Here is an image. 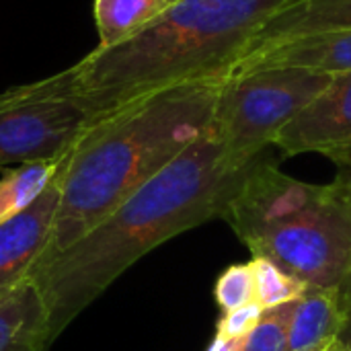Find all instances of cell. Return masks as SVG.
<instances>
[{
    "mask_svg": "<svg viewBox=\"0 0 351 351\" xmlns=\"http://www.w3.org/2000/svg\"><path fill=\"white\" fill-rule=\"evenodd\" d=\"M249 265L255 280V302L263 311L296 302L308 290L304 282H300L267 257H253Z\"/></svg>",
    "mask_w": 351,
    "mask_h": 351,
    "instance_id": "9a60e30c",
    "label": "cell"
},
{
    "mask_svg": "<svg viewBox=\"0 0 351 351\" xmlns=\"http://www.w3.org/2000/svg\"><path fill=\"white\" fill-rule=\"evenodd\" d=\"M49 317L37 286L27 280L0 294V351H47Z\"/></svg>",
    "mask_w": 351,
    "mask_h": 351,
    "instance_id": "8fae6325",
    "label": "cell"
},
{
    "mask_svg": "<svg viewBox=\"0 0 351 351\" xmlns=\"http://www.w3.org/2000/svg\"><path fill=\"white\" fill-rule=\"evenodd\" d=\"M323 351H350V348H348V346H346V341H343V339L339 337L337 341H333V343H331L329 348H325Z\"/></svg>",
    "mask_w": 351,
    "mask_h": 351,
    "instance_id": "7402d4cb",
    "label": "cell"
},
{
    "mask_svg": "<svg viewBox=\"0 0 351 351\" xmlns=\"http://www.w3.org/2000/svg\"><path fill=\"white\" fill-rule=\"evenodd\" d=\"M296 302H288V304L263 311L259 325L245 339L243 351H286L288 329H290Z\"/></svg>",
    "mask_w": 351,
    "mask_h": 351,
    "instance_id": "2e32d148",
    "label": "cell"
},
{
    "mask_svg": "<svg viewBox=\"0 0 351 351\" xmlns=\"http://www.w3.org/2000/svg\"><path fill=\"white\" fill-rule=\"evenodd\" d=\"M329 158L337 165V177L333 185L351 202V146L339 152H333Z\"/></svg>",
    "mask_w": 351,
    "mask_h": 351,
    "instance_id": "d6986e66",
    "label": "cell"
},
{
    "mask_svg": "<svg viewBox=\"0 0 351 351\" xmlns=\"http://www.w3.org/2000/svg\"><path fill=\"white\" fill-rule=\"evenodd\" d=\"M253 257H267L308 288L351 276V202L333 185L294 179L259 156L222 216Z\"/></svg>",
    "mask_w": 351,
    "mask_h": 351,
    "instance_id": "277c9868",
    "label": "cell"
},
{
    "mask_svg": "<svg viewBox=\"0 0 351 351\" xmlns=\"http://www.w3.org/2000/svg\"><path fill=\"white\" fill-rule=\"evenodd\" d=\"M333 80L306 68H263L226 78L210 132L237 167L253 165Z\"/></svg>",
    "mask_w": 351,
    "mask_h": 351,
    "instance_id": "5b68a950",
    "label": "cell"
},
{
    "mask_svg": "<svg viewBox=\"0 0 351 351\" xmlns=\"http://www.w3.org/2000/svg\"><path fill=\"white\" fill-rule=\"evenodd\" d=\"M101 119L74 88L72 66L0 93V169L58 160Z\"/></svg>",
    "mask_w": 351,
    "mask_h": 351,
    "instance_id": "8992f818",
    "label": "cell"
},
{
    "mask_svg": "<svg viewBox=\"0 0 351 351\" xmlns=\"http://www.w3.org/2000/svg\"><path fill=\"white\" fill-rule=\"evenodd\" d=\"M64 158L58 160H35L6 171L0 179V222L16 216L29 208L60 173Z\"/></svg>",
    "mask_w": 351,
    "mask_h": 351,
    "instance_id": "5bb4252c",
    "label": "cell"
},
{
    "mask_svg": "<svg viewBox=\"0 0 351 351\" xmlns=\"http://www.w3.org/2000/svg\"><path fill=\"white\" fill-rule=\"evenodd\" d=\"M274 146L288 156L321 152L331 156L351 146V72L335 74L329 86L292 121Z\"/></svg>",
    "mask_w": 351,
    "mask_h": 351,
    "instance_id": "52a82bcc",
    "label": "cell"
},
{
    "mask_svg": "<svg viewBox=\"0 0 351 351\" xmlns=\"http://www.w3.org/2000/svg\"><path fill=\"white\" fill-rule=\"evenodd\" d=\"M60 173L29 208L0 222V294L29 280L47 247L60 206Z\"/></svg>",
    "mask_w": 351,
    "mask_h": 351,
    "instance_id": "ba28073f",
    "label": "cell"
},
{
    "mask_svg": "<svg viewBox=\"0 0 351 351\" xmlns=\"http://www.w3.org/2000/svg\"><path fill=\"white\" fill-rule=\"evenodd\" d=\"M263 308L257 302L222 313L216 321V335L224 339H245L259 325Z\"/></svg>",
    "mask_w": 351,
    "mask_h": 351,
    "instance_id": "ac0fdd59",
    "label": "cell"
},
{
    "mask_svg": "<svg viewBox=\"0 0 351 351\" xmlns=\"http://www.w3.org/2000/svg\"><path fill=\"white\" fill-rule=\"evenodd\" d=\"M263 68H306L331 76L351 72V29L300 35L247 53L232 64L226 78H239Z\"/></svg>",
    "mask_w": 351,
    "mask_h": 351,
    "instance_id": "9c48e42d",
    "label": "cell"
},
{
    "mask_svg": "<svg viewBox=\"0 0 351 351\" xmlns=\"http://www.w3.org/2000/svg\"><path fill=\"white\" fill-rule=\"evenodd\" d=\"M247 339V337H245ZM245 339H224V337H214L212 343L208 346L206 351H243Z\"/></svg>",
    "mask_w": 351,
    "mask_h": 351,
    "instance_id": "44dd1931",
    "label": "cell"
},
{
    "mask_svg": "<svg viewBox=\"0 0 351 351\" xmlns=\"http://www.w3.org/2000/svg\"><path fill=\"white\" fill-rule=\"evenodd\" d=\"M294 0H177L134 37L72 66L74 88L105 119L185 82L226 78L259 29Z\"/></svg>",
    "mask_w": 351,
    "mask_h": 351,
    "instance_id": "3957f363",
    "label": "cell"
},
{
    "mask_svg": "<svg viewBox=\"0 0 351 351\" xmlns=\"http://www.w3.org/2000/svg\"><path fill=\"white\" fill-rule=\"evenodd\" d=\"M253 165L230 162L208 128L101 224L37 269L29 280L47 308L51 343L138 259L222 218Z\"/></svg>",
    "mask_w": 351,
    "mask_h": 351,
    "instance_id": "6da1fadb",
    "label": "cell"
},
{
    "mask_svg": "<svg viewBox=\"0 0 351 351\" xmlns=\"http://www.w3.org/2000/svg\"><path fill=\"white\" fill-rule=\"evenodd\" d=\"M173 2H177V0H171V4H173Z\"/></svg>",
    "mask_w": 351,
    "mask_h": 351,
    "instance_id": "603a6c76",
    "label": "cell"
},
{
    "mask_svg": "<svg viewBox=\"0 0 351 351\" xmlns=\"http://www.w3.org/2000/svg\"><path fill=\"white\" fill-rule=\"evenodd\" d=\"M169 6L171 0H95L93 14L99 33L97 47H113L134 37Z\"/></svg>",
    "mask_w": 351,
    "mask_h": 351,
    "instance_id": "4fadbf2b",
    "label": "cell"
},
{
    "mask_svg": "<svg viewBox=\"0 0 351 351\" xmlns=\"http://www.w3.org/2000/svg\"><path fill=\"white\" fill-rule=\"evenodd\" d=\"M214 300L220 313H228L255 302V280L249 263L228 265L214 284Z\"/></svg>",
    "mask_w": 351,
    "mask_h": 351,
    "instance_id": "e0dca14e",
    "label": "cell"
},
{
    "mask_svg": "<svg viewBox=\"0 0 351 351\" xmlns=\"http://www.w3.org/2000/svg\"><path fill=\"white\" fill-rule=\"evenodd\" d=\"M226 78L152 93L93 125L66 154L47 247L29 278L101 224L212 125Z\"/></svg>",
    "mask_w": 351,
    "mask_h": 351,
    "instance_id": "7a4b0ae2",
    "label": "cell"
},
{
    "mask_svg": "<svg viewBox=\"0 0 351 351\" xmlns=\"http://www.w3.org/2000/svg\"><path fill=\"white\" fill-rule=\"evenodd\" d=\"M335 29H351V0H294L259 29L243 56L300 35Z\"/></svg>",
    "mask_w": 351,
    "mask_h": 351,
    "instance_id": "30bf717a",
    "label": "cell"
},
{
    "mask_svg": "<svg viewBox=\"0 0 351 351\" xmlns=\"http://www.w3.org/2000/svg\"><path fill=\"white\" fill-rule=\"evenodd\" d=\"M341 300H343V315H346L341 339L346 341V346H348L351 351V276L350 280L341 286Z\"/></svg>",
    "mask_w": 351,
    "mask_h": 351,
    "instance_id": "ffe728a7",
    "label": "cell"
},
{
    "mask_svg": "<svg viewBox=\"0 0 351 351\" xmlns=\"http://www.w3.org/2000/svg\"><path fill=\"white\" fill-rule=\"evenodd\" d=\"M343 323L341 288H308L296 302L286 351H323L341 337Z\"/></svg>",
    "mask_w": 351,
    "mask_h": 351,
    "instance_id": "7c38bea8",
    "label": "cell"
}]
</instances>
